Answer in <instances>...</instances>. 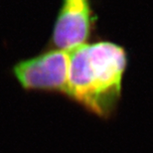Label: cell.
<instances>
[{
	"label": "cell",
	"instance_id": "2",
	"mask_svg": "<svg viewBox=\"0 0 153 153\" xmlns=\"http://www.w3.org/2000/svg\"><path fill=\"white\" fill-rule=\"evenodd\" d=\"M70 51L50 49L18 62L12 74L26 91H54L66 94Z\"/></svg>",
	"mask_w": 153,
	"mask_h": 153
},
{
	"label": "cell",
	"instance_id": "1",
	"mask_svg": "<svg viewBox=\"0 0 153 153\" xmlns=\"http://www.w3.org/2000/svg\"><path fill=\"white\" fill-rule=\"evenodd\" d=\"M126 65V53L115 43H87L74 49L65 96L97 115H111L120 99Z\"/></svg>",
	"mask_w": 153,
	"mask_h": 153
},
{
	"label": "cell",
	"instance_id": "3",
	"mask_svg": "<svg viewBox=\"0 0 153 153\" xmlns=\"http://www.w3.org/2000/svg\"><path fill=\"white\" fill-rule=\"evenodd\" d=\"M94 22L90 0H63L52 30V49L72 51L87 44Z\"/></svg>",
	"mask_w": 153,
	"mask_h": 153
}]
</instances>
